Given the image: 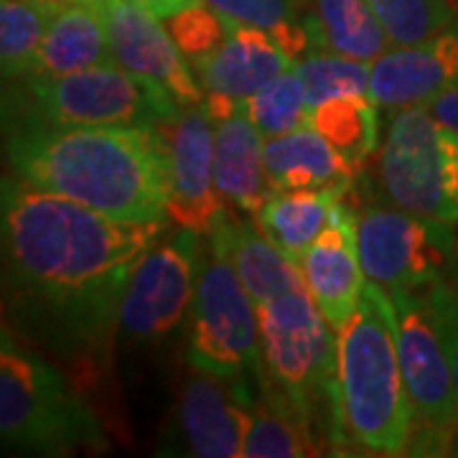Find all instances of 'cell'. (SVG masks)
Returning a JSON list of instances; mask_svg holds the SVG:
<instances>
[{
    "instance_id": "6",
    "label": "cell",
    "mask_w": 458,
    "mask_h": 458,
    "mask_svg": "<svg viewBox=\"0 0 458 458\" xmlns=\"http://www.w3.org/2000/svg\"><path fill=\"white\" fill-rule=\"evenodd\" d=\"M258 318L267 379L313 430H324L318 426L328 420L331 433L336 331L328 327L309 288L258 303Z\"/></svg>"
},
{
    "instance_id": "5",
    "label": "cell",
    "mask_w": 458,
    "mask_h": 458,
    "mask_svg": "<svg viewBox=\"0 0 458 458\" xmlns=\"http://www.w3.org/2000/svg\"><path fill=\"white\" fill-rule=\"evenodd\" d=\"M21 123L47 128H143L164 125L183 110L161 84L143 80L117 62L89 66L54 80H13Z\"/></svg>"
},
{
    "instance_id": "2",
    "label": "cell",
    "mask_w": 458,
    "mask_h": 458,
    "mask_svg": "<svg viewBox=\"0 0 458 458\" xmlns=\"http://www.w3.org/2000/svg\"><path fill=\"white\" fill-rule=\"evenodd\" d=\"M5 164L33 189L114 219H168L171 165L164 125L13 128L5 135Z\"/></svg>"
},
{
    "instance_id": "30",
    "label": "cell",
    "mask_w": 458,
    "mask_h": 458,
    "mask_svg": "<svg viewBox=\"0 0 458 458\" xmlns=\"http://www.w3.org/2000/svg\"><path fill=\"white\" fill-rule=\"evenodd\" d=\"M393 47H415L458 21L451 0H367Z\"/></svg>"
},
{
    "instance_id": "25",
    "label": "cell",
    "mask_w": 458,
    "mask_h": 458,
    "mask_svg": "<svg viewBox=\"0 0 458 458\" xmlns=\"http://www.w3.org/2000/svg\"><path fill=\"white\" fill-rule=\"evenodd\" d=\"M207 3L227 23L252 26L270 33L291 56L293 64L313 49L306 26L311 13V0H207Z\"/></svg>"
},
{
    "instance_id": "36",
    "label": "cell",
    "mask_w": 458,
    "mask_h": 458,
    "mask_svg": "<svg viewBox=\"0 0 458 458\" xmlns=\"http://www.w3.org/2000/svg\"><path fill=\"white\" fill-rule=\"evenodd\" d=\"M41 3H47V5H51V8H59V5H64V3H69V0H41Z\"/></svg>"
},
{
    "instance_id": "15",
    "label": "cell",
    "mask_w": 458,
    "mask_h": 458,
    "mask_svg": "<svg viewBox=\"0 0 458 458\" xmlns=\"http://www.w3.org/2000/svg\"><path fill=\"white\" fill-rule=\"evenodd\" d=\"M458 89V21L415 47H393L369 74V99L385 110L428 107Z\"/></svg>"
},
{
    "instance_id": "34",
    "label": "cell",
    "mask_w": 458,
    "mask_h": 458,
    "mask_svg": "<svg viewBox=\"0 0 458 458\" xmlns=\"http://www.w3.org/2000/svg\"><path fill=\"white\" fill-rule=\"evenodd\" d=\"M135 3L146 5L148 11H153L156 16L168 18L171 13H176V11L186 8V5H191V3H197V0H135Z\"/></svg>"
},
{
    "instance_id": "28",
    "label": "cell",
    "mask_w": 458,
    "mask_h": 458,
    "mask_svg": "<svg viewBox=\"0 0 458 458\" xmlns=\"http://www.w3.org/2000/svg\"><path fill=\"white\" fill-rule=\"evenodd\" d=\"M293 66L306 87V98L311 107L334 98H369L372 64L367 62L336 51L311 49Z\"/></svg>"
},
{
    "instance_id": "31",
    "label": "cell",
    "mask_w": 458,
    "mask_h": 458,
    "mask_svg": "<svg viewBox=\"0 0 458 458\" xmlns=\"http://www.w3.org/2000/svg\"><path fill=\"white\" fill-rule=\"evenodd\" d=\"M164 23L191 66L207 59L227 38L229 31L227 21L219 16L207 0H197L186 8H181L176 13L164 18Z\"/></svg>"
},
{
    "instance_id": "35",
    "label": "cell",
    "mask_w": 458,
    "mask_h": 458,
    "mask_svg": "<svg viewBox=\"0 0 458 458\" xmlns=\"http://www.w3.org/2000/svg\"><path fill=\"white\" fill-rule=\"evenodd\" d=\"M448 276H451L454 285L458 288V232H456V242H454V255H451V270H448Z\"/></svg>"
},
{
    "instance_id": "18",
    "label": "cell",
    "mask_w": 458,
    "mask_h": 458,
    "mask_svg": "<svg viewBox=\"0 0 458 458\" xmlns=\"http://www.w3.org/2000/svg\"><path fill=\"white\" fill-rule=\"evenodd\" d=\"M214 176L227 207L250 216L276 191L265 165V138L247 117L245 105L214 120Z\"/></svg>"
},
{
    "instance_id": "21",
    "label": "cell",
    "mask_w": 458,
    "mask_h": 458,
    "mask_svg": "<svg viewBox=\"0 0 458 458\" xmlns=\"http://www.w3.org/2000/svg\"><path fill=\"white\" fill-rule=\"evenodd\" d=\"M212 232L225 242L229 260L237 267L255 303L306 288L301 265L288 258L258 225L252 227V222L234 219L227 212Z\"/></svg>"
},
{
    "instance_id": "17",
    "label": "cell",
    "mask_w": 458,
    "mask_h": 458,
    "mask_svg": "<svg viewBox=\"0 0 458 458\" xmlns=\"http://www.w3.org/2000/svg\"><path fill=\"white\" fill-rule=\"evenodd\" d=\"M293 64L270 33L229 23L227 38L201 59L194 72L204 95L245 105L258 89Z\"/></svg>"
},
{
    "instance_id": "16",
    "label": "cell",
    "mask_w": 458,
    "mask_h": 458,
    "mask_svg": "<svg viewBox=\"0 0 458 458\" xmlns=\"http://www.w3.org/2000/svg\"><path fill=\"white\" fill-rule=\"evenodd\" d=\"M298 265L328 327L339 331L357 311L367 285L357 242V216L346 209L344 199L334 204L328 225L303 252Z\"/></svg>"
},
{
    "instance_id": "19",
    "label": "cell",
    "mask_w": 458,
    "mask_h": 458,
    "mask_svg": "<svg viewBox=\"0 0 458 458\" xmlns=\"http://www.w3.org/2000/svg\"><path fill=\"white\" fill-rule=\"evenodd\" d=\"M110 62H114L113 49L99 8L92 0H69L51 13L38 56L26 77L54 80Z\"/></svg>"
},
{
    "instance_id": "37",
    "label": "cell",
    "mask_w": 458,
    "mask_h": 458,
    "mask_svg": "<svg viewBox=\"0 0 458 458\" xmlns=\"http://www.w3.org/2000/svg\"><path fill=\"white\" fill-rule=\"evenodd\" d=\"M454 454H458V436H456V443H454Z\"/></svg>"
},
{
    "instance_id": "7",
    "label": "cell",
    "mask_w": 458,
    "mask_h": 458,
    "mask_svg": "<svg viewBox=\"0 0 458 458\" xmlns=\"http://www.w3.org/2000/svg\"><path fill=\"white\" fill-rule=\"evenodd\" d=\"M186 364L225 377L265 382L258 303L247 293L219 234L201 240L197 288L186 324Z\"/></svg>"
},
{
    "instance_id": "24",
    "label": "cell",
    "mask_w": 458,
    "mask_h": 458,
    "mask_svg": "<svg viewBox=\"0 0 458 458\" xmlns=\"http://www.w3.org/2000/svg\"><path fill=\"white\" fill-rule=\"evenodd\" d=\"M321 454L313 430L288 400L265 377L258 387L252 418L247 428L242 456L245 458H301Z\"/></svg>"
},
{
    "instance_id": "29",
    "label": "cell",
    "mask_w": 458,
    "mask_h": 458,
    "mask_svg": "<svg viewBox=\"0 0 458 458\" xmlns=\"http://www.w3.org/2000/svg\"><path fill=\"white\" fill-rule=\"evenodd\" d=\"M247 117L262 132L265 140L278 138L309 123L311 105L306 98V87L301 82L295 66L291 64L283 74L258 89L245 102Z\"/></svg>"
},
{
    "instance_id": "22",
    "label": "cell",
    "mask_w": 458,
    "mask_h": 458,
    "mask_svg": "<svg viewBox=\"0 0 458 458\" xmlns=\"http://www.w3.org/2000/svg\"><path fill=\"white\" fill-rule=\"evenodd\" d=\"M309 36L313 49H327L372 64L393 41L367 0H311Z\"/></svg>"
},
{
    "instance_id": "11",
    "label": "cell",
    "mask_w": 458,
    "mask_h": 458,
    "mask_svg": "<svg viewBox=\"0 0 458 458\" xmlns=\"http://www.w3.org/2000/svg\"><path fill=\"white\" fill-rule=\"evenodd\" d=\"M201 240L199 232L179 227L143 255L120 309V339L158 342L183 324L197 288Z\"/></svg>"
},
{
    "instance_id": "26",
    "label": "cell",
    "mask_w": 458,
    "mask_h": 458,
    "mask_svg": "<svg viewBox=\"0 0 458 458\" xmlns=\"http://www.w3.org/2000/svg\"><path fill=\"white\" fill-rule=\"evenodd\" d=\"M309 123L354 168H360L379 146V117L369 98L327 99L311 107Z\"/></svg>"
},
{
    "instance_id": "3",
    "label": "cell",
    "mask_w": 458,
    "mask_h": 458,
    "mask_svg": "<svg viewBox=\"0 0 458 458\" xmlns=\"http://www.w3.org/2000/svg\"><path fill=\"white\" fill-rule=\"evenodd\" d=\"M412 428L393 301L367 280L357 311L336 331L331 443L367 456H408Z\"/></svg>"
},
{
    "instance_id": "12",
    "label": "cell",
    "mask_w": 458,
    "mask_h": 458,
    "mask_svg": "<svg viewBox=\"0 0 458 458\" xmlns=\"http://www.w3.org/2000/svg\"><path fill=\"white\" fill-rule=\"evenodd\" d=\"M258 385L250 377H225L189 367L168 426L165 456H242Z\"/></svg>"
},
{
    "instance_id": "33",
    "label": "cell",
    "mask_w": 458,
    "mask_h": 458,
    "mask_svg": "<svg viewBox=\"0 0 458 458\" xmlns=\"http://www.w3.org/2000/svg\"><path fill=\"white\" fill-rule=\"evenodd\" d=\"M428 113L433 114L438 123L454 128L458 132V89L454 92H445L441 98H436L428 105Z\"/></svg>"
},
{
    "instance_id": "32",
    "label": "cell",
    "mask_w": 458,
    "mask_h": 458,
    "mask_svg": "<svg viewBox=\"0 0 458 458\" xmlns=\"http://www.w3.org/2000/svg\"><path fill=\"white\" fill-rule=\"evenodd\" d=\"M423 291H426L428 306H430L433 318H436L438 331H441L443 346H445V354L451 361V372H454L458 393V288L445 283V280H438Z\"/></svg>"
},
{
    "instance_id": "23",
    "label": "cell",
    "mask_w": 458,
    "mask_h": 458,
    "mask_svg": "<svg viewBox=\"0 0 458 458\" xmlns=\"http://www.w3.org/2000/svg\"><path fill=\"white\" fill-rule=\"evenodd\" d=\"M344 191L334 189H278L255 214L258 227L295 262L328 225L334 204Z\"/></svg>"
},
{
    "instance_id": "10",
    "label": "cell",
    "mask_w": 458,
    "mask_h": 458,
    "mask_svg": "<svg viewBox=\"0 0 458 458\" xmlns=\"http://www.w3.org/2000/svg\"><path fill=\"white\" fill-rule=\"evenodd\" d=\"M357 242L364 276L385 291L418 288L445 280L456 229L397 204H367L357 216Z\"/></svg>"
},
{
    "instance_id": "14",
    "label": "cell",
    "mask_w": 458,
    "mask_h": 458,
    "mask_svg": "<svg viewBox=\"0 0 458 458\" xmlns=\"http://www.w3.org/2000/svg\"><path fill=\"white\" fill-rule=\"evenodd\" d=\"M171 165L168 219L207 237L229 212L214 176V128L204 102L164 123Z\"/></svg>"
},
{
    "instance_id": "20",
    "label": "cell",
    "mask_w": 458,
    "mask_h": 458,
    "mask_svg": "<svg viewBox=\"0 0 458 458\" xmlns=\"http://www.w3.org/2000/svg\"><path fill=\"white\" fill-rule=\"evenodd\" d=\"M265 165L273 189H334L349 191L354 165L311 123L265 140Z\"/></svg>"
},
{
    "instance_id": "9",
    "label": "cell",
    "mask_w": 458,
    "mask_h": 458,
    "mask_svg": "<svg viewBox=\"0 0 458 458\" xmlns=\"http://www.w3.org/2000/svg\"><path fill=\"white\" fill-rule=\"evenodd\" d=\"M394 309L397 352L412 405L410 456H445L458 436V393L451 361L426 291H387Z\"/></svg>"
},
{
    "instance_id": "1",
    "label": "cell",
    "mask_w": 458,
    "mask_h": 458,
    "mask_svg": "<svg viewBox=\"0 0 458 458\" xmlns=\"http://www.w3.org/2000/svg\"><path fill=\"white\" fill-rule=\"evenodd\" d=\"M3 313L21 342L95 369L113 352L132 273L165 222H125L3 179Z\"/></svg>"
},
{
    "instance_id": "4",
    "label": "cell",
    "mask_w": 458,
    "mask_h": 458,
    "mask_svg": "<svg viewBox=\"0 0 458 458\" xmlns=\"http://www.w3.org/2000/svg\"><path fill=\"white\" fill-rule=\"evenodd\" d=\"M0 438L5 454L72 456L105 451L107 436L95 410L47 354L0 331Z\"/></svg>"
},
{
    "instance_id": "8",
    "label": "cell",
    "mask_w": 458,
    "mask_h": 458,
    "mask_svg": "<svg viewBox=\"0 0 458 458\" xmlns=\"http://www.w3.org/2000/svg\"><path fill=\"white\" fill-rule=\"evenodd\" d=\"M377 181L390 204L458 225V132L428 107L397 110L379 143Z\"/></svg>"
},
{
    "instance_id": "27",
    "label": "cell",
    "mask_w": 458,
    "mask_h": 458,
    "mask_svg": "<svg viewBox=\"0 0 458 458\" xmlns=\"http://www.w3.org/2000/svg\"><path fill=\"white\" fill-rule=\"evenodd\" d=\"M54 11L41 0H0V66L5 82L31 74Z\"/></svg>"
},
{
    "instance_id": "13",
    "label": "cell",
    "mask_w": 458,
    "mask_h": 458,
    "mask_svg": "<svg viewBox=\"0 0 458 458\" xmlns=\"http://www.w3.org/2000/svg\"><path fill=\"white\" fill-rule=\"evenodd\" d=\"M102 13L113 59L128 72L165 87L181 107L204 102L194 66L181 54L164 18L135 0H92Z\"/></svg>"
}]
</instances>
